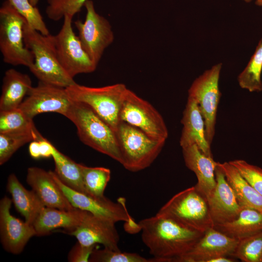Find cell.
Instances as JSON below:
<instances>
[{"label": "cell", "instance_id": "6da1fadb", "mask_svg": "<svg viewBox=\"0 0 262 262\" xmlns=\"http://www.w3.org/2000/svg\"><path fill=\"white\" fill-rule=\"evenodd\" d=\"M143 242L154 258L151 262H171L188 252L204 234L156 214L138 223Z\"/></svg>", "mask_w": 262, "mask_h": 262}, {"label": "cell", "instance_id": "7a4b0ae2", "mask_svg": "<svg viewBox=\"0 0 262 262\" xmlns=\"http://www.w3.org/2000/svg\"><path fill=\"white\" fill-rule=\"evenodd\" d=\"M24 39L26 47L34 57V63L29 69L39 82L64 88L76 83L59 61L54 35L41 33L26 21L24 26Z\"/></svg>", "mask_w": 262, "mask_h": 262}, {"label": "cell", "instance_id": "3957f363", "mask_svg": "<svg viewBox=\"0 0 262 262\" xmlns=\"http://www.w3.org/2000/svg\"><path fill=\"white\" fill-rule=\"evenodd\" d=\"M66 117L75 125L83 144L121 163L116 132L88 106L74 101Z\"/></svg>", "mask_w": 262, "mask_h": 262}, {"label": "cell", "instance_id": "277c9868", "mask_svg": "<svg viewBox=\"0 0 262 262\" xmlns=\"http://www.w3.org/2000/svg\"><path fill=\"white\" fill-rule=\"evenodd\" d=\"M156 214L201 232L213 227L207 199L196 185L176 194Z\"/></svg>", "mask_w": 262, "mask_h": 262}, {"label": "cell", "instance_id": "5b68a950", "mask_svg": "<svg viewBox=\"0 0 262 262\" xmlns=\"http://www.w3.org/2000/svg\"><path fill=\"white\" fill-rule=\"evenodd\" d=\"M121 154V164L127 170H143L154 161L165 141L155 139L140 129L121 121L116 131Z\"/></svg>", "mask_w": 262, "mask_h": 262}, {"label": "cell", "instance_id": "8992f818", "mask_svg": "<svg viewBox=\"0 0 262 262\" xmlns=\"http://www.w3.org/2000/svg\"><path fill=\"white\" fill-rule=\"evenodd\" d=\"M71 99L88 106L115 131L120 122V111L128 88L123 83L99 87L77 83L66 88Z\"/></svg>", "mask_w": 262, "mask_h": 262}, {"label": "cell", "instance_id": "52a82bcc", "mask_svg": "<svg viewBox=\"0 0 262 262\" xmlns=\"http://www.w3.org/2000/svg\"><path fill=\"white\" fill-rule=\"evenodd\" d=\"M26 22L7 0L3 3L0 9V50L3 61L30 68L34 63V57L24 43Z\"/></svg>", "mask_w": 262, "mask_h": 262}, {"label": "cell", "instance_id": "ba28073f", "mask_svg": "<svg viewBox=\"0 0 262 262\" xmlns=\"http://www.w3.org/2000/svg\"><path fill=\"white\" fill-rule=\"evenodd\" d=\"M222 64H215L193 82L188 97L198 104L203 117L206 139L211 145L214 134L216 115L221 93L219 82Z\"/></svg>", "mask_w": 262, "mask_h": 262}, {"label": "cell", "instance_id": "9c48e42d", "mask_svg": "<svg viewBox=\"0 0 262 262\" xmlns=\"http://www.w3.org/2000/svg\"><path fill=\"white\" fill-rule=\"evenodd\" d=\"M120 120L136 127L150 137L166 141L168 131L161 115L147 101L128 89L122 103Z\"/></svg>", "mask_w": 262, "mask_h": 262}, {"label": "cell", "instance_id": "30bf717a", "mask_svg": "<svg viewBox=\"0 0 262 262\" xmlns=\"http://www.w3.org/2000/svg\"><path fill=\"white\" fill-rule=\"evenodd\" d=\"M50 171L54 180L74 208L87 211L115 223L124 221L132 228V231L140 230L139 224L135 222L129 213L124 198H119L117 202H115L105 196L96 197L76 191L63 183L54 172Z\"/></svg>", "mask_w": 262, "mask_h": 262}, {"label": "cell", "instance_id": "8fae6325", "mask_svg": "<svg viewBox=\"0 0 262 262\" xmlns=\"http://www.w3.org/2000/svg\"><path fill=\"white\" fill-rule=\"evenodd\" d=\"M59 32L54 35L59 61L66 71L72 78L81 73L94 71L97 66L83 49L81 41L72 27L73 17L66 15Z\"/></svg>", "mask_w": 262, "mask_h": 262}, {"label": "cell", "instance_id": "7c38bea8", "mask_svg": "<svg viewBox=\"0 0 262 262\" xmlns=\"http://www.w3.org/2000/svg\"><path fill=\"white\" fill-rule=\"evenodd\" d=\"M84 6L86 10L84 21L77 20L74 24L83 49L98 65L104 50L113 42L114 35L109 22L96 11L92 0H88Z\"/></svg>", "mask_w": 262, "mask_h": 262}, {"label": "cell", "instance_id": "4fadbf2b", "mask_svg": "<svg viewBox=\"0 0 262 262\" xmlns=\"http://www.w3.org/2000/svg\"><path fill=\"white\" fill-rule=\"evenodd\" d=\"M73 102L66 88L39 82L18 108L32 119L44 113H56L66 117Z\"/></svg>", "mask_w": 262, "mask_h": 262}, {"label": "cell", "instance_id": "5bb4252c", "mask_svg": "<svg viewBox=\"0 0 262 262\" xmlns=\"http://www.w3.org/2000/svg\"><path fill=\"white\" fill-rule=\"evenodd\" d=\"M12 202L7 196L0 201V240L7 251L17 254L23 251L29 240L36 235V232L32 225L11 214Z\"/></svg>", "mask_w": 262, "mask_h": 262}, {"label": "cell", "instance_id": "9a60e30c", "mask_svg": "<svg viewBox=\"0 0 262 262\" xmlns=\"http://www.w3.org/2000/svg\"><path fill=\"white\" fill-rule=\"evenodd\" d=\"M114 222L88 213L81 223L74 229L67 232L78 242L86 246L102 245L104 247L120 250L119 236Z\"/></svg>", "mask_w": 262, "mask_h": 262}, {"label": "cell", "instance_id": "2e32d148", "mask_svg": "<svg viewBox=\"0 0 262 262\" xmlns=\"http://www.w3.org/2000/svg\"><path fill=\"white\" fill-rule=\"evenodd\" d=\"M238 242L211 227L188 252L173 262H207L214 257H232Z\"/></svg>", "mask_w": 262, "mask_h": 262}, {"label": "cell", "instance_id": "e0dca14e", "mask_svg": "<svg viewBox=\"0 0 262 262\" xmlns=\"http://www.w3.org/2000/svg\"><path fill=\"white\" fill-rule=\"evenodd\" d=\"M215 175V187L207 198L213 226L233 220L243 208L217 164Z\"/></svg>", "mask_w": 262, "mask_h": 262}, {"label": "cell", "instance_id": "ac0fdd59", "mask_svg": "<svg viewBox=\"0 0 262 262\" xmlns=\"http://www.w3.org/2000/svg\"><path fill=\"white\" fill-rule=\"evenodd\" d=\"M26 181L45 207L63 210L75 208L54 180L50 171L30 167L27 170Z\"/></svg>", "mask_w": 262, "mask_h": 262}, {"label": "cell", "instance_id": "d6986e66", "mask_svg": "<svg viewBox=\"0 0 262 262\" xmlns=\"http://www.w3.org/2000/svg\"><path fill=\"white\" fill-rule=\"evenodd\" d=\"M181 123L183 126L180 140L182 147L196 145L205 155L213 157L211 145L205 136V124L198 104L188 97Z\"/></svg>", "mask_w": 262, "mask_h": 262}, {"label": "cell", "instance_id": "ffe728a7", "mask_svg": "<svg viewBox=\"0 0 262 262\" xmlns=\"http://www.w3.org/2000/svg\"><path fill=\"white\" fill-rule=\"evenodd\" d=\"M88 213L76 208L63 210L44 207L33 226L38 236L48 235L52 230L59 228L65 229L67 232L76 229Z\"/></svg>", "mask_w": 262, "mask_h": 262}, {"label": "cell", "instance_id": "44dd1931", "mask_svg": "<svg viewBox=\"0 0 262 262\" xmlns=\"http://www.w3.org/2000/svg\"><path fill=\"white\" fill-rule=\"evenodd\" d=\"M186 166L196 175V186L207 198L216 185L215 170L217 162L203 153L196 145L182 147Z\"/></svg>", "mask_w": 262, "mask_h": 262}, {"label": "cell", "instance_id": "7402d4cb", "mask_svg": "<svg viewBox=\"0 0 262 262\" xmlns=\"http://www.w3.org/2000/svg\"><path fill=\"white\" fill-rule=\"evenodd\" d=\"M30 77L11 68L5 71L0 98V111L18 108L32 87Z\"/></svg>", "mask_w": 262, "mask_h": 262}, {"label": "cell", "instance_id": "603a6c76", "mask_svg": "<svg viewBox=\"0 0 262 262\" xmlns=\"http://www.w3.org/2000/svg\"><path fill=\"white\" fill-rule=\"evenodd\" d=\"M7 190L11 194L15 207L25 218V221L33 225L37 216L45 207L32 190L26 189L15 174L7 180Z\"/></svg>", "mask_w": 262, "mask_h": 262}, {"label": "cell", "instance_id": "cb8c5ba5", "mask_svg": "<svg viewBox=\"0 0 262 262\" xmlns=\"http://www.w3.org/2000/svg\"><path fill=\"white\" fill-rule=\"evenodd\" d=\"M217 164L224 174L240 206L242 208H253L262 213V196L238 170L229 162H217Z\"/></svg>", "mask_w": 262, "mask_h": 262}, {"label": "cell", "instance_id": "d4e9b609", "mask_svg": "<svg viewBox=\"0 0 262 262\" xmlns=\"http://www.w3.org/2000/svg\"><path fill=\"white\" fill-rule=\"evenodd\" d=\"M213 228L230 238L240 240L262 230V213L253 208H243L233 220L214 225Z\"/></svg>", "mask_w": 262, "mask_h": 262}, {"label": "cell", "instance_id": "484cf974", "mask_svg": "<svg viewBox=\"0 0 262 262\" xmlns=\"http://www.w3.org/2000/svg\"><path fill=\"white\" fill-rule=\"evenodd\" d=\"M52 157L55 164L54 172L61 181L73 190L88 194L84 186L80 164L73 161L55 147Z\"/></svg>", "mask_w": 262, "mask_h": 262}, {"label": "cell", "instance_id": "4316f807", "mask_svg": "<svg viewBox=\"0 0 262 262\" xmlns=\"http://www.w3.org/2000/svg\"><path fill=\"white\" fill-rule=\"evenodd\" d=\"M262 38L247 66L238 77L239 86L250 92L262 91Z\"/></svg>", "mask_w": 262, "mask_h": 262}, {"label": "cell", "instance_id": "83f0119b", "mask_svg": "<svg viewBox=\"0 0 262 262\" xmlns=\"http://www.w3.org/2000/svg\"><path fill=\"white\" fill-rule=\"evenodd\" d=\"M85 189L96 197L104 196L105 189L111 179V170L104 167H88L80 164Z\"/></svg>", "mask_w": 262, "mask_h": 262}, {"label": "cell", "instance_id": "f1b7e54d", "mask_svg": "<svg viewBox=\"0 0 262 262\" xmlns=\"http://www.w3.org/2000/svg\"><path fill=\"white\" fill-rule=\"evenodd\" d=\"M41 136L37 129L25 132L0 133V164L6 163L24 145L38 140Z\"/></svg>", "mask_w": 262, "mask_h": 262}, {"label": "cell", "instance_id": "f546056e", "mask_svg": "<svg viewBox=\"0 0 262 262\" xmlns=\"http://www.w3.org/2000/svg\"><path fill=\"white\" fill-rule=\"evenodd\" d=\"M36 129L33 119L29 118L18 107L0 111V133L25 132Z\"/></svg>", "mask_w": 262, "mask_h": 262}, {"label": "cell", "instance_id": "4dcf8cb0", "mask_svg": "<svg viewBox=\"0 0 262 262\" xmlns=\"http://www.w3.org/2000/svg\"><path fill=\"white\" fill-rule=\"evenodd\" d=\"M232 257L243 262H262V230L239 240Z\"/></svg>", "mask_w": 262, "mask_h": 262}, {"label": "cell", "instance_id": "1f68e13d", "mask_svg": "<svg viewBox=\"0 0 262 262\" xmlns=\"http://www.w3.org/2000/svg\"><path fill=\"white\" fill-rule=\"evenodd\" d=\"M26 20L29 25L44 35L49 34L38 9L29 0H7Z\"/></svg>", "mask_w": 262, "mask_h": 262}, {"label": "cell", "instance_id": "d6a6232c", "mask_svg": "<svg viewBox=\"0 0 262 262\" xmlns=\"http://www.w3.org/2000/svg\"><path fill=\"white\" fill-rule=\"evenodd\" d=\"M92 262H151L136 253L123 252L104 247L102 249H94L90 256Z\"/></svg>", "mask_w": 262, "mask_h": 262}, {"label": "cell", "instance_id": "836d02e7", "mask_svg": "<svg viewBox=\"0 0 262 262\" xmlns=\"http://www.w3.org/2000/svg\"><path fill=\"white\" fill-rule=\"evenodd\" d=\"M88 0H48L46 13L49 18L58 21L67 15L73 17Z\"/></svg>", "mask_w": 262, "mask_h": 262}, {"label": "cell", "instance_id": "e575fe53", "mask_svg": "<svg viewBox=\"0 0 262 262\" xmlns=\"http://www.w3.org/2000/svg\"><path fill=\"white\" fill-rule=\"evenodd\" d=\"M240 172L254 189L262 196V168L243 160L229 162Z\"/></svg>", "mask_w": 262, "mask_h": 262}, {"label": "cell", "instance_id": "d590c367", "mask_svg": "<svg viewBox=\"0 0 262 262\" xmlns=\"http://www.w3.org/2000/svg\"><path fill=\"white\" fill-rule=\"evenodd\" d=\"M96 246H86L78 243L71 248L68 254L70 262H88Z\"/></svg>", "mask_w": 262, "mask_h": 262}, {"label": "cell", "instance_id": "8d00e7d4", "mask_svg": "<svg viewBox=\"0 0 262 262\" xmlns=\"http://www.w3.org/2000/svg\"><path fill=\"white\" fill-rule=\"evenodd\" d=\"M41 158H49L52 157L54 146L48 140L41 136L39 138Z\"/></svg>", "mask_w": 262, "mask_h": 262}, {"label": "cell", "instance_id": "74e56055", "mask_svg": "<svg viewBox=\"0 0 262 262\" xmlns=\"http://www.w3.org/2000/svg\"><path fill=\"white\" fill-rule=\"evenodd\" d=\"M29 152L30 155L34 159H38L41 158L40 143L38 139L33 140L30 142L29 147Z\"/></svg>", "mask_w": 262, "mask_h": 262}, {"label": "cell", "instance_id": "f35d334b", "mask_svg": "<svg viewBox=\"0 0 262 262\" xmlns=\"http://www.w3.org/2000/svg\"><path fill=\"white\" fill-rule=\"evenodd\" d=\"M31 3L34 6H36L39 0H29Z\"/></svg>", "mask_w": 262, "mask_h": 262}, {"label": "cell", "instance_id": "ab89813d", "mask_svg": "<svg viewBox=\"0 0 262 262\" xmlns=\"http://www.w3.org/2000/svg\"><path fill=\"white\" fill-rule=\"evenodd\" d=\"M255 4L259 6H262V0H255Z\"/></svg>", "mask_w": 262, "mask_h": 262}, {"label": "cell", "instance_id": "60d3db41", "mask_svg": "<svg viewBox=\"0 0 262 262\" xmlns=\"http://www.w3.org/2000/svg\"><path fill=\"white\" fill-rule=\"evenodd\" d=\"M242 0L244 1L245 2H248H248H251V1L252 0Z\"/></svg>", "mask_w": 262, "mask_h": 262}]
</instances>
